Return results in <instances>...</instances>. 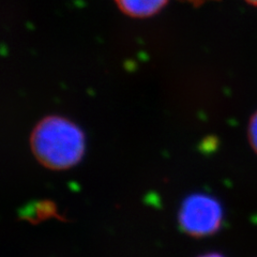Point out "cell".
Here are the masks:
<instances>
[{"mask_svg": "<svg viewBox=\"0 0 257 257\" xmlns=\"http://www.w3.org/2000/svg\"><path fill=\"white\" fill-rule=\"evenodd\" d=\"M30 146L46 168L64 171L76 165L85 152V136L72 121L58 116L46 117L31 133Z\"/></svg>", "mask_w": 257, "mask_h": 257, "instance_id": "6da1fadb", "label": "cell"}, {"mask_svg": "<svg viewBox=\"0 0 257 257\" xmlns=\"http://www.w3.org/2000/svg\"><path fill=\"white\" fill-rule=\"evenodd\" d=\"M224 220V211L218 199L206 194H193L183 200L178 213L182 231L195 238L218 232Z\"/></svg>", "mask_w": 257, "mask_h": 257, "instance_id": "7a4b0ae2", "label": "cell"}, {"mask_svg": "<svg viewBox=\"0 0 257 257\" xmlns=\"http://www.w3.org/2000/svg\"><path fill=\"white\" fill-rule=\"evenodd\" d=\"M168 0H115L118 8L132 18H148L156 14Z\"/></svg>", "mask_w": 257, "mask_h": 257, "instance_id": "3957f363", "label": "cell"}, {"mask_svg": "<svg viewBox=\"0 0 257 257\" xmlns=\"http://www.w3.org/2000/svg\"><path fill=\"white\" fill-rule=\"evenodd\" d=\"M56 207L51 202H41L36 204L29 211L25 212V219L30 222H40L53 216H58Z\"/></svg>", "mask_w": 257, "mask_h": 257, "instance_id": "277c9868", "label": "cell"}, {"mask_svg": "<svg viewBox=\"0 0 257 257\" xmlns=\"http://www.w3.org/2000/svg\"><path fill=\"white\" fill-rule=\"evenodd\" d=\"M248 138L254 150L257 152V112L252 117L248 125Z\"/></svg>", "mask_w": 257, "mask_h": 257, "instance_id": "5b68a950", "label": "cell"}, {"mask_svg": "<svg viewBox=\"0 0 257 257\" xmlns=\"http://www.w3.org/2000/svg\"><path fill=\"white\" fill-rule=\"evenodd\" d=\"M198 257H225V256H223L220 253H213L212 252V253H207V254H204V255H200Z\"/></svg>", "mask_w": 257, "mask_h": 257, "instance_id": "8992f818", "label": "cell"}, {"mask_svg": "<svg viewBox=\"0 0 257 257\" xmlns=\"http://www.w3.org/2000/svg\"><path fill=\"white\" fill-rule=\"evenodd\" d=\"M245 2L248 3L250 5H253V6L257 7V0H245Z\"/></svg>", "mask_w": 257, "mask_h": 257, "instance_id": "52a82bcc", "label": "cell"}]
</instances>
